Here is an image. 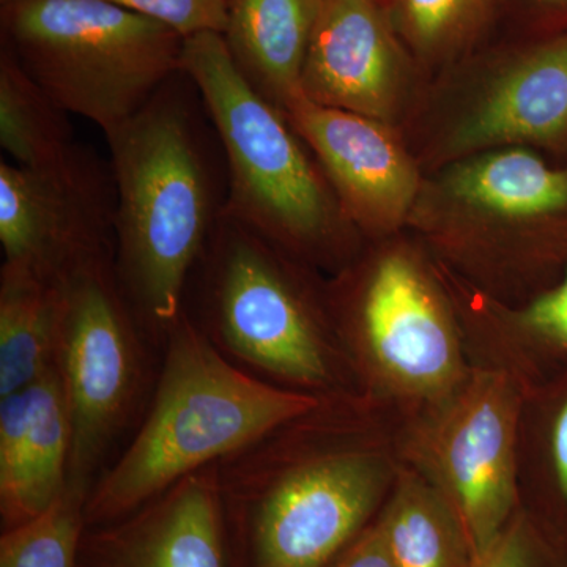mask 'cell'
Here are the masks:
<instances>
[{"instance_id":"6da1fadb","label":"cell","mask_w":567,"mask_h":567,"mask_svg":"<svg viewBox=\"0 0 567 567\" xmlns=\"http://www.w3.org/2000/svg\"><path fill=\"white\" fill-rule=\"evenodd\" d=\"M178 74L106 134L115 274L142 333L159 350L185 312L189 281L227 199L196 103L175 81Z\"/></svg>"},{"instance_id":"7a4b0ae2","label":"cell","mask_w":567,"mask_h":567,"mask_svg":"<svg viewBox=\"0 0 567 567\" xmlns=\"http://www.w3.org/2000/svg\"><path fill=\"white\" fill-rule=\"evenodd\" d=\"M327 402L216 464L230 567H330L369 527L377 458L338 443Z\"/></svg>"},{"instance_id":"3957f363","label":"cell","mask_w":567,"mask_h":567,"mask_svg":"<svg viewBox=\"0 0 567 567\" xmlns=\"http://www.w3.org/2000/svg\"><path fill=\"white\" fill-rule=\"evenodd\" d=\"M162 352L144 420L89 494L87 527L128 516L183 477L218 464L324 401L249 374L212 344L186 309Z\"/></svg>"},{"instance_id":"277c9868","label":"cell","mask_w":567,"mask_h":567,"mask_svg":"<svg viewBox=\"0 0 567 567\" xmlns=\"http://www.w3.org/2000/svg\"><path fill=\"white\" fill-rule=\"evenodd\" d=\"M0 29L52 102L104 136L182 71L183 37L110 0H7Z\"/></svg>"},{"instance_id":"5b68a950","label":"cell","mask_w":567,"mask_h":567,"mask_svg":"<svg viewBox=\"0 0 567 567\" xmlns=\"http://www.w3.org/2000/svg\"><path fill=\"white\" fill-rule=\"evenodd\" d=\"M182 73L199 92L226 163L224 212L271 245L311 248L346 215L284 111L235 65L221 33L183 41Z\"/></svg>"},{"instance_id":"8992f818","label":"cell","mask_w":567,"mask_h":567,"mask_svg":"<svg viewBox=\"0 0 567 567\" xmlns=\"http://www.w3.org/2000/svg\"><path fill=\"white\" fill-rule=\"evenodd\" d=\"M189 295L186 311L194 323L249 374L317 398L336 382L333 346L276 246L226 212L194 270Z\"/></svg>"},{"instance_id":"52a82bcc","label":"cell","mask_w":567,"mask_h":567,"mask_svg":"<svg viewBox=\"0 0 567 567\" xmlns=\"http://www.w3.org/2000/svg\"><path fill=\"white\" fill-rule=\"evenodd\" d=\"M61 284L55 371L71 423L69 484L92 491L147 386L148 344L118 284L114 254Z\"/></svg>"},{"instance_id":"ba28073f","label":"cell","mask_w":567,"mask_h":567,"mask_svg":"<svg viewBox=\"0 0 567 567\" xmlns=\"http://www.w3.org/2000/svg\"><path fill=\"white\" fill-rule=\"evenodd\" d=\"M114 181L78 147L50 167L0 164L2 265L59 284L78 267L114 254Z\"/></svg>"},{"instance_id":"9c48e42d","label":"cell","mask_w":567,"mask_h":567,"mask_svg":"<svg viewBox=\"0 0 567 567\" xmlns=\"http://www.w3.org/2000/svg\"><path fill=\"white\" fill-rule=\"evenodd\" d=\"M517 401L505 375H476L454 398L432 436L440 492L456 511L473 555L516 516Z\"/></svg>"},{"instance_id":"30bf717a","label":"cell","mask_w":567,"mask_h":567,"mask_svg":"<svg viewBox=\"0 0 567 567\" xmlns=\"http://www.w3.org/2000/svg\"><path fill=\"white\" fill-rule=\"evenodd\" d=\"M358 336L383 374L410 393L435 395L456 385L461 352L442 306L415 265L380 260L358 297Z\"/></svg>"},{"instance_id":"8fae6325","label":"cell","mask_w":567,"mask_h":567,"mask_svg":"<svg viewBox=\"0 0 567 567\" xmlns=\"http://www.w3.org/2000/svg\"><path fill=\"white\" fill-rule=\"evenodd\" d=\"M284 114L308 142L339 196L346 216L365 226H394L416 193V171L375 118L323 106L297 91Z\"/></svg>"},{"instance_id":"7c38bea8","label":"cell","mask_w":567,"mask_h":567,"mask_svg":"<svg viewBox=\"0 0 567 567\" xmlns=\"http://www.w3.org/2000/svg\"><path fill=\"white\" fill-rule=\"evenodd\" d=\"M78 567H230L216 465L128 516L87 527Z\"/></svg>"},{"instance_id":"4fadbf2b","label":"cell","mask_w":567,"mask_h":567,"mask_svg":"<svg viewBox=\"0 0 567 567\" xmlns=\"http://www.w3.org/2000/svg\"><path fill=\"white\" fill-rule=\"evenodd\" d=\"M401 51L382 0H320L301 91L375 121L393 110Z\"/></svg>"},{"instance_id":"5bb4252c","label":"cell","mask_w":567,"mask_h":567,"mask_svg":"<svg viewBox=\"0 0 567 567\" xmlns=\"http://www.w3.org/2000/svg\"><path fill=\"white\" fill-rule=\"evenodd\" d=\"M70 456V415L55 369L0 398L2 532L40 516L63 494Z\"/></svg>"},{"instance_id":"9a60e30c","label":"cell","mask_w":567,"mask_h":567,"mask_svg":"<svg viewBox=\"0 0 567 567\" xmlns=\"http://www.w3.org/2000/svg\"><path fill=\"white\" fill-rule=\"evenodd\" d=\"M567 132V40L554 41L507 71L456 134L457 148L550 141Z\"/></svg>"},{"instance_id":"2e32d148","label":"cell","mask_w":567,"mask_h":567,"mask_svg":"<svg viewBox=\"0 0 567 567\" xmlns=\"http://www.w3.org/2000/svg\"><path fill=\"white\" fill-rule=\"evenodd\" d=\"M320 0H229L227 50L246 81L284 111L301 89Z\"/></svg>"},{"instance_id":"e0dca14e","label":"cell","mask_w":567,"mask_h":567,"mask_svg":"<svg viewBox=\"0 0 567 567\" xmlns=\"http://www.w3.org/2000/svg\"><path fill=\"white\" fill-rule=\"evenodd\" d=\"M61 303V284L2 265L0 398L20 393L55 369Z\"/></svg>"},{"instance_id":"ac0fdd59","label":"cell","mask_w":567,"mask_h":567,"mask_svg":"<svg viewBox=\"0 0 567 567\" xmlns=\"http://www.w3.org/2000/svg\"><path fill=\"white\" fill-rule=\"evenodd\" d=\"M447 189L472 207L532 218L567 207V171L550 169L529 152H496L456 167Z\"/></svg>"},{"instance_id":"d6986e66","label":"cell","mask_w":567,"mask_h":567,"mask_svg":"<svg viewBox=\"0 0 567 567\" xmlns=\"http://www.w3.org/2000/svg\"><path fill=\"white\" fill-rule=\"evenodd\" d=\"M398 567H472L468 537L442 492L415 477L399 484L377 518Z\"/></svg>"},{"instance_id":"ffe728a7","label":"cell","mask_w":567,"mask_h":567,"mask_svg":"<svg viewBox=\"0 0 567 567\" xmlns=\"http://www.w3.org/2000/svg\"><path fill=\"white\" fill-rule=\"evenodd\" d=\"M9 48L0 51V145L29 169L54 166L76 151L70 123Z\"/></svg>"},{"instance_id":"44dd1931","label":"cell","mask_w":567,"mask_h":567,"mask_svg":"<svg viewBox=\"0 0 567 567\" xmlns=\"http://www.w3.org/2000/svg\"><path fill=\"white\" fill-rule=\"evenodd\" d=\"M91 492L69 484L50 507L0 537V567H78Z\"/></svg>"},{"instance_id":"7402d4cb","label":"cell","mask_w":567,"mask_h":567,"mask_svg":"<svg viewBox=\"0 0 567 567\" xmlns=\"http://www.w3.org/2000/svg\"><path fill=\"white\" fill-rule=\"evenodd\" d=\"M486 7L487 0H394L406 39L425 52L456 47L475 29Z\"/></svg>"},{"instance_id":"603a6c76","label":"cell","mask_w":567,"mask_h":567,"mask_svg":"<svg viewBox=\"0 0 567 567\" xmlns=\"http://www.w3.org/2000/svg\"><path fill=\"white\" fill-rule=\"evenodd\" d=\"M115 6L173 29L183 39L226 32L229 0H110Z\"/></svg>"},{"instance_id":"cb8c5ba5","label":"cell","mask_w":567,"mask_h":567,"mask_svg":"<svg viewBox=\"0 0 567 567\" xmlns=\"http://www.w3.org/2000/svg\"><path fill=\"white\" fill-rule=\"evenodd\" d=\"M554 558L532 522L516 514L472 567H567L555 565Z\"/></svg>"},{"instance_id":"d4e9b609","label":"cell","mask_w":567,"mask_h":567,"mask_svg":"<svg viewBox=\"0 0 567 567\" xmlns=\"http://www.w3.org/2000/svg\"><path fill=\"white\" fill-rule=\"evenodd\" d=\"M529 330L567 347V275L557 289L537 298L524 315Z\"/></svg>"},{"instance_id":"484cf974","label":"cell","mask_w":567,"mask_h":567,"mask_svg":"<svg viewBox=\"0 0 567 567\" xmlns=\"http://www.w3.org/2000/svg\"><path fill=\"white\" fill-rule=\"evenodd\" d=\"M330 567H398L379 522L369 525Z\"/></svg>"},{"instance_id":"4316f807","label":"cell","mask_w":567,"mask_h":567,"mask_svg":"<svg viewBox=\"0 0 567 567\" xmlns=\"http://www.w3.org/2000/svg\"><path fill=\"white\" fill-rule=\"evenodd\" d=\"M554 462L558 487L567 502V404L559 413L554 431Z\"/></svg>"},{"instance_id":"83f0119b","label":"cell","mask_w":567,"mask_h":567,"mask_svg":"<svg viewBox=\"0 0 567 567\" xmlns=\"http://www.w3.org/2000/svg\"><path fill=\"white\" fill-rule=\"evenodd\" d=\"M544 2H567V0H544Z\"/></svg>"},{"instance_id":"f1b7e54d","label":"cell","mask_w":567,"mask_h":567,"mask_svg":"<svg viewBox=\"0 0 567 567\" xmlns=\"http://www.w3.org/2000/svg\"><path fill=\"white\" fill-rule=\"evenodd\" d=\"M0 2H2V3H3V2H7V0H0Z\"/></svg>"}]
</instances>
